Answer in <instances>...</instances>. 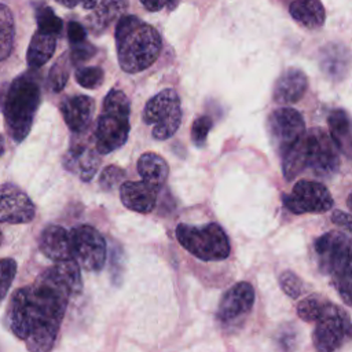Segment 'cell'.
Segmentation results:
<instances>
[{"instance_id": "1", "label": "cell", "mask_w": 352, "mask_h": 352, "mask_svg": "<svg viewBox=\"0 0 352 352\" xmlns=\"http://www.w3.org/2000/svg\"><path fill=\"white\" fill-rule=\"evenodd\" d=\"M80 268L74 258L55 261L32 283L12 293L4 319L28 351L48 352L54 348L70 298L82 287Z\"/></svg>"}, {"instance_id": "2", "label": "cell", "mask_w": 352, "mask_h": 352, "mask_svg": "<svg viewBox=\"0 0 352 352\" xmlns=\"http://www.w3.org/2000/svg\"><path fill=\"white\" fill-rule=\"evenodd\" d=\"M340 151L322 128H311L282 155V173L287 182L302 172L329 179L340 168Z\"/></svg>"}, {"instance_id": "3", "label": "cell", "mask_w": 352, "mask_h": 352, "mask_svg": "<svg viewBox=\"0 0 352 352\" xmlns=\"http://www.w3.org/2000/svg\"><path fill=\"white\" fill-rule=\"evenodd\" d=\"M41 103V87L33 72H25L0 88V111L8 136L21 143L29 135Z\"/></svg>"}, {"instance_id": "4", "label": "cell", "mask_w": 352, "mask_h": 352, "mask_svg": "<svg viewBox=\"0 0 352 352\" xmlns=\"http://www.w3.org/2000/svg\"><path fill=\"white\" fill-rule=\"evenodd\" d=\"M114 37L118 65L129 74L148 69L158 59L162 50V38L158 30L135 15L118 18Z\"/></svg>"}, {"instance_id": "5", "label": "cell", "mask_w": 352, "mask_h": 352, "mask_svg": "<svg viewBox=\"0 0 352 352\" xmlns=\"http://www.w3.org/2000/svg\"><path fill=\"white\" fill-rule=\"evenodd\" d=\"M314 249L319 270L344 304L352 307V241L341 231H330L315 241Z\"/></svg>"}, {"instance_id": "6", "label": "cell", "mask_w": 352, "mask_h": 352, "mask_svg": "<svg viewBox=\"0 0 352 352\" xmlns=\"http://www.w3.org/2000/svg\"><path fill=\"white\" fill-rule=\"evenodd\" d=\"M129 114L131 102L125 92L111 88L103 99L94 132L95 147L102 155L110 154L126 143L131 131Z\"/></svg>"}, {"instance_id": "7", "label": "cell", "mask_w": 352, "mask_h": 352, "mask_svg": "<svg viewBox=\"0 0 352 352\" xmlns=\"http://www.w3.org/2000/svg\"><path fill=\"white\" fill-rule=\"evenodd\" d=\"M175 235L182 248L202 261H221L230 256V239L217 223H180Z\"/></svg>"}, {"instance_id": "8", "label": "cell", "mask_w": 352, "mask_h": 352, "mask_svg": "<svg viewBox=\"0 0 352 352\" xmlns=\"http://www.w3.org/2000/svg\"><path fill=\"white\" fill-rule=\"evenodd\" d=\"M180 96L173 88H165L150 98L142 113L146 125H151V136L155 140L172 138L182 124Z\"/></svg>"}, {"instance_id": "9", "label": "cell", "mask_w": 352, "mask_h": 352, "mask_svg": "<svg viewBox=\"0 0 352 352\" xmlns=\"http://www.w3.org/2000/svg\"><path fill=\"white\" fill-rule=\"evenodd\" d=\"M352 341V322L348 312L327 300L315 320L312 342L318 351L330 352Z\"/></svg>"}, {"instance_id": "10", "label": "cell", "mask_w": 352, "mask_h": 352, "mask_svg": "<svg viewBox=\"0 0 352 352\" xmlns=\"http://www.w3.org/2000/svg\"><path fill=\"white\" fill-rule=\"evenodd\" d=\"M73 258L87 271H100L107 256L104 236L92 226L80 224L70 230Z\"/></svg>"}, {"instance_id": "11", "label": "cell", "mask_w": 352, "mask_h": 352, "mask_svg": "<svg viewBox=\"0 0 352 352\" xmlns=\"http://www.w3.org/2000/svg\"><path fill=\"white\" fill-rule=\"evenodd\" d=\"M333 204L330 191L316 180H298L289 194H283V205L294 214L324 213Z\"/></svg>"}, {"instance_id": "12", "label": "cell", "mask_w": 352, "mask_h": 352, "mask_svg": "<svg viewBox=\"0 0 352 352\" xmlns=\"http://www.w3.org/2000/svg\"><path fill=\"white\" fill-rule=\"evenodd\" d=\"M267 132L274 148L282 157L305 133V122L296 109L279 107L268 116Z\"/></svg>"}, {"instance_id": "13", "label": "cell", "mask_w": 352, "mask_h": 352, "mask_svg": "<svg viewBox=\"0 0 352 352\" xmlns=\"http://www.w3.org/2000/svg\"><path fill=\"white\" fill-rule=\"evenodd\" d=\"M254 305V289L249 282H238L221 297L216 319L224 326H232L245 319Z\"/></svg>"}, {"instance_id": "14", "label": "cell", "mask_w": 352, "mask_h": 352, "mask_svg": "<svg viewBox=\"0 0 352 352\" xmlns=\"http://www.w3.org/2000/svg\"><path fill=\"white\" fill-rule=\"evenodd\" d=\"M34 214V204L25 191L11 183L0 186V223L26 224Z\"/></svg>"}, {"instance_id": "15", "label": "cell", "mask_w": 352, "mask_h": 352, "mask_svg": "<svg viewBox=\"0 0 352 352\" xmlns=\"http://www.w3.org/2000/svg\"><path fill=\"white\" fill-rule=\"evenodd\" d=\"M100 155L102 154L95 146H91L82 139L74 138L69 150L62 158V164L67 172L76 173L80 180L89 182L99 169Z\"/></svg>"}, {"instance_id": "16", "label": "cell", "mask_w": 352, "mask_h": 352, "mask_svg": "<svg viewBox=\"0 0 352 352\" xmlns=\"http://www.w3.org/2000/svg\"><path fill=\"white\" fill-rule=\"evenodd\" d=\"M59 110L69 131L74 135H81L91 126L95 113V100L88 95L66 96L60 102Z\"/></svg>"}, {"instance_id": "17", "label": "cell", "mask_w": 352, "mask_h": 352, "mask_svg": "<svg viewBox=\"0 0 352 352\" xmlns=\"http://www.w3.org/2000/svg\"><path fill=\"white\" fill-rule=\"evenodd\" d=\"M160 190L143 179L125 180L120 186V199L126 209L144 214L155 208Z\"/></svg>"}, {"instance_id": "18", "label": "cell", "mask_w": 352, "mask_h": 352, "mask_svg": "<svg viewBox=\"0 0 352 352\" xmlns=\"http://www.w3.org/2000/svg\"><path fill=\"white\" fill-rule=\"evenodd\" d=\"M38 249L54 263L73 258L70 231L58 224H48L38 236Z\"/></svg>"}, {"instance_id": "19", "label": "cell", "mask_w": 352, "mask_h": 352, "mask_svg": "<svg viewBox=\"0 0 352 352\" xmlns=\"http://www.w3.org/2000/svg\"><path fill=\"white\" fill-rule=\"evenodd\" d=\"M308 88L305 73L297 67H289L278 77L274 85L272 98L278 104L297 103Z\"/></svg>"}, {"instance_id": "20", "label": "cell", "mask_w": 352, "mask_h": 352, "mask_svg": "<svg viewBox=\"0 0 352 352\" xmlns=\"http://www.w3.org/2000/svg\"><path fill=\"white\" fill-rule=\"evenodd\" d=\"M327 125L338 151L352 161V116L344 109H334L327 117Z\"/></svg>"}, {"instance_id": "21", "label": "cell", "mask_w": 352, "mask_h": 352, "mask_svg": "<svg viewBox=\"0 0 352 352\" xmlns=\"http://www.w3.org/2000/svg\"><path fill=\"white\" fill-rule=\"evenodd\" d=\"M56 34L45 33L38 29L34 32L26 52V62L32 70L40 69L52 58L56 50Z\"/></svg>"}, {"instance_id": "22", "label": "cell", "mask_w": 352, "mask_h": 352, "mask_svg": "<svg viewBox=\"0 0 352 352\" xmlns=\"http://www.w3.org/2000/svg\"><path fill=\"white\" fill-rule=\"evenodd\" d=\"M292 18L307 29H316L324 23L326 11L319 0H294L289 6Z\"/></svg>"}, {"instance_id": "23", "label": "cell", "mask_w": 352, "mask_h": 352, "mask_svg": "<svg viewBox=\"0 0 352 352\" xmlns=\"http://www.w3.org/2000/svg\"><path fill=\"white\" fill-rule=\"evenodd\" d=\"M136 169L143 180L151 183L158 188H161L165 184L169 175L168 162L160 154L153 151L143 153L139 157Z\"/></svg>"}, {"instance_id": "24", "label": "cell", "mask_w": 352, "mask_h": 352, "mask_svg": "<svg viewBox=\"0 0 352 352\" xmlns=\"http://www.w3.org/2000/svg\"><path fill=\"white\" fill-rule=\"evenodd\" d=\"M349 52L340 44H329L322 50L320 67L331 80H341L348 70Z\"/></svg>"}, {"instance_id": "25", "label": "cell", "mask_w": 352, "mask_h": 352, "mask_svg": "<svg viewBox=\"0 0 352 352\" xmlns=\"http://www.w3.org/2000/svg\"><path fill=\"white\" fill-rule=\"evenodd\" d=\"M125 8L126 0H102L99 4H96L91 18H88L92 32H103L117 18L122 16Z\"/></svg>"}, {"instance_id": "26", "label": "cell", "mask_w": 352, "mask_h": 352, "mask_svg": "<svg viewBox=\"0 0 352 352\" xmlns=\"http://www.w3.org/2000/svg\"><path fill=\"white\" fill-rule=\"evenodd\" d=\"M15 22L11 10L6 4H0V63L6 60L14 47Z\"/></svg>"}, {"instance_id": "27", "label": "cell", "mask_w": 352, "mask_h": 352, "mask_svg": "<svg viewBox=\"0 0 352 352\" xmlns=\"http://www.w3.org/2000/svg\"><path fill=\"white\" fill-rule=\"evenodd\" d=\"M70 55L65 52L59 59L52 65L50 73H48V87L52 92L58 94L60 92L70 76Z\"/></svg>"}, {"instance_id": "28", "label": "cell", "mask_w": 352, "mask_h": 352, "mask_svg": "<svg viewBox=\"0 0 352 352\" xmlns=\"http://www.w3.org/2000/svg\"><path fill=\"white\" fill-rule=\"evenodd\" d=\"M34 16L37 22V29L45 33L56 34L62 32V19L54 12V10L45 4L34 7Z\"/></svg>"}, {"instance_id": "29", "label": "cell", "mask_w": 352, "mask_h": 352, "mask_svg": "<svg viewBox=\"0 0 352 352\" xmlns=\"http://www.w3.org/2000/svg\"><path fill=\"white\" fill-rule=\"evenodd\" d=\"M327 300L320 294H309L297 304V315L304 322H315Z\"/></svg>"}, {"instance_id": "30", "label": "cell", "mask_w": 352, "mask_h": 352, "mask_svg": "<svg viewBox=\"0 0 352 352\" xmlns=\"http://www.w3.org/2000/svg\"><path fill=\"white\" fill-rule=\"evenodd\" d=\"M74 78L78 85L87 89H95L102 85L104 78V72L99 66H78Z\"/></svg>"}, {"instance_id": "31", "label": "cell", "mask_w": 352, "mask_h": 352, "mask_svg": "<svg viewBox=\"0 0 352 352\" xmlns=\"http://www.w3.org/2000/svg\"><path fill=\"white\" fill-rule=\"evenodd\" d=\"M279 286L282 289V292L289 296L290 298H298L305 293V283L302 282V279L293 271H283L279 275Z\"/></svg>"}, {"instance_id": "32", "label": "cell", "mask_w": 352, "mask_h": 352, "mask_svg": "<svg viewBox=\"0 0 352 352\" xmlns=\"http://www.w3.org/2000/svg\"><path fill=\"white\" fill-rule=\"evenodd\" d=\"M16 261L11 257L0 258V304L6 298L16 275Z\"/></svg>"}, {"instance_id": "33", "label": "cell", "mask_w": 352, "mask_h": 352, "mask_svg": "<svg viewBox=\"0 0 352 352\" xmlns=\"http://www.w3.org/2000/svg\"><path fill=\"white\" fill-rule=\"evenodd\" d=\"M125 170L118 165H107L99 176V186L104 191H111L125 182Z\"/></svg>"}, {"instance_id": "34", "label": "cell", "mask_w": 352, "mask_h": 352, "mask_svg": "<svg viewBox=\"0 0 352 352\" xmlns=\"http://www.w3.org/2000/svg\"><path fill=\"white\" fill-rule=\"evenodd\" d=\"M213 126V121L209 116H199L191 125V140L197 147H202L208 139V135Z\"/></svg>"}, {"instance_id": "35", "label": "cell", "mask_w": 352, "mask_h": 352, "mask_svg": "<svg viewBox=\"0 0 352 352\" xmlns=\"http://www.w3.org/2000/svg\"><path fill=\"white\" fill-rule=\"evenodd\" d=\"M124 250L117 243L113 242L111 245V256H110V274H111V280L116 285L121 283L122 279V272H124Z\"/></svg>"}, {"instance_id": "36", "label": "cell", "mask_w": 352, "mask_h": 352, "mask_svg": "<svg viewBox=\"0 0 352 352\" xmlns=\"http://www.w3.org/2000/svg\"><path fill=\"white\" fill-rule=\"evenodd\" d=\"M72 50H70V60L73 65L78 66L84 62H87L88 59H91L95 54V47L92 44H89L87 40L77 43V44H70Z\"/></svg>"}, {"instance_id": "37", "label": "cell", "mask_w": 352, "mask_h": 352, "mask_svg": "<svg viewBox=\"0 0 352 352\" xmlns=\"http://www.w3.org/2000/svg\"><path fill=\"white\" fill-rule=\"evenodd\" d=\"M67 37L70 44H77L87 40V30L85 28L78 22H69L67 25Z\"/></svg>"}, {"instance_id": "38", "label": "cell", "mask_w": 352, "mask_h": 352, "mask_svg": "<svg viewBox=\"0 0 352 352\" xmlns=\"http://www.w3.org/2000/svg\"><path fill=\"white\" fill-rule=\"evenodd\" d=\"M140 3L143 4V7L147 10V11H151V12H157L162 8H173L177 3V0H140Z\"/></svg>"}, {"instance_id": "39", "label": "cell", "mask_w": 352, "mask_h": 352, "mask_svg": "<svg viewBox=\"0 0 352 352\" xmlns=\"http://www.w3.org/2000/svg\"><path fill=\"white\" fill-rule=\"evenodd\" d=\"M331 221L334 224H337L338 227H341L342 230H349L352 231V216L345 213V212H341V210H334L331 213Z\"/></svg>"}, {"instance_id": "40", "label": "cell", "mask_w": 352, "mask_h": 352, "mask_svg": "<svg viewBox=\"0 0 352 352\" xmlns=\"http://www.w3.org/2000/svg\"><path fill=\"white\" fill-rule=\"evenodd\" d=\"M296 329H286L282 331V336L279 337V342H280V346L283 349H292L296 346Z\"/></svg>"}, {"instance_id": "41", "label": "cell", "mask_w": 352, "mask_h": 352, "mask_svg": "<svg viewBox=\"0 0 352 352\" xmlns=\"http://www.w3.org/2000/svg\"><path fill=\"white\" fill-rule=\"evenodd\" d=\"M54 1H56L58 4L65 6L67 8H73L78 4H81L85 10H94L98 3V0H54Z\"/></svg>"}, {"instance_id": "42", "label": "cell", "mask_w": 352, "mask_h": 352, "mask_svg": "<svg viewBox=\"0 0 352 352\" xmlns=\"http://www.w3.org/2000/svg\"><path fill=\"white\" fill-rule=\"evenodd\" d=\"M4 150H6V143H4V138H3V135L0 133V157L4 154Z\"/></svg>"}, {"instance_id": "43", "label": "cell", "mask_w": 352, "mask_h": 352, "mask_svg": "<svg viewBox=\"0 0 352 352\" xmlns=\"http://www.w3.org/2000/svg\"><path fill=\"white\" fill-rule=\"evenodd\" d=\"M346 206H348V209L352 212V191H351V194H349L348 198H346Z\"/></svg>"}, {"instance_id": "44", "label": "cell", "mask_w": 352, "mask_h": 352, "mask_svg": "<svg viewBox=\"0 0 352 352\" xmlns=\"http://www.w3.org/2000/svg\"><path fill=\"white\" fill-rule=\"evenodd\" d=\"M1 241H3V234H1V231H0V245H1Z\"/></svg>"}]
</instances>
